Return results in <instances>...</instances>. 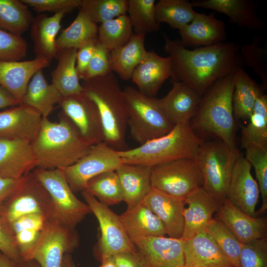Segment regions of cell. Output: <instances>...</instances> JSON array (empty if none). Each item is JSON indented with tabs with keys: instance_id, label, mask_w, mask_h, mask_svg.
<instances>
[{
	"instance_id": "56",
	"label": "cell",
	"mask_w": 267,
	"mask_h": 267,
	"mask_svg": "<svg viewBox=\"0 0 267 267\" xmlns=\"http://www.w3.org/2000/svg\"><path fill=\"white\" fill-rule=\"evenodd\" d=\"M20 103L7 90L0 86V109L12 107Z\"/></svg>"
},
{
	"instance_id": "24",
	"label": "cell",
	"mask_w": 267,
	"mask_h": 267,
	"mask_svg": "<svg viewBox=\"0 0 267 267\" xmlns=\"http://www.w3.org/2000/svg\"><path fill=\"white\" fill-rule=\"evenodd\" d=\"M50 62L38 57L26 61L0 60V86L21 104L33 76L38 71L49 66Z\"/></svg>"
},
{
	"instance_id": "46",
	"label": "cell",
	"mask_w": 267,
	"mask_h": 267,
	"mask_svg": "<svg viewBox=\"0 0 267 267\" xmlns=\"http://www.w3.org/2000/svg\"><path fill=\"white\" fill-rule=\"evenodd\" d=\"M28 44L22 36L0 29V60L20 61L26 55Z\"/></svg>"
},
{
	"instance_id": "43",
	"label": "cell",
	"mask_w": 267,
	"mask_h": 267,
	"mask_svg": "<svg viewBox=\"0 0 267 267\" xmlns=\"http://www.w3.org/2000/svg\"><path fill=\"white\" fill-rule=\"evenodd\" d=\"M128 0H81L78 9L95 23L105 22L127 14Z\"/></svg>"
},
{
	"instance_id": "18",
	"label": "cell",
	"mask_w": 267,
	"mask_h": 267,
	"mask_svg": "<svg viewBox=\"0 0 267 267\" xmlns=\"http://www.w3.org/2000/svg\"><path fill=\"white\" fill-rule=\"evenodd\" d=\"M221 221L241 244L267 237L266 217H253L234 207L227 199L216 213Z\"/></svg>"
},
{
	"instance_id": "37",
	"label": "cell",
	"mask_w": 267,
	"mask_h": 267,
	"mask_svg": "<svg viewBox=\"0 0 267 267\" xmlns=\"http://www.w3.org/2000/svg\"><path fill=\"white\" fill-rule=\"evenodd\" d=\"M34 17L21 0H0V29L21 36L30 28Z\"/></svg>"
},
{
	"instance_id": "57",
	"label": "cell",
	"mask_w": 267,
	"mask_h": 267,
	"mask_svg": "<svg viewBox=\"0 0 267 267\" xmlns=\"http://www.w3.org/2000/svg\"><path fill=\"white\" fill-rule=\"evenodd\" d=\"M14 267H41L40 264L34 260L21 259L15 263Z\"/></svg>"
},
{
	"instance_id": "40",
	"label": "cell",
	"mask_w": 267,
	"mask_h": 267,
	"mask_svg": "<svg viewBox=\"0 0 267 267\" xmlns=\"http://www.w3.org/2000/svg\"><path fill=\"white\" fill-rule=\"evenodd\" d=\"M107 206L123 201V192L115 171L102 173L90 179L85 189Z\"/></svg>"
},
{
	"instance_id": "53",
	"label": "cell",
	"mask_w": 267,
	"mask_h": 267,
	"mask_svg": "<svg viewBox=\"0 0 267 267\" xmlns=\"http://www.w3.org/2000/svg\"><path fill=\"white\" fill-rule=\"evenodd\" d=\"M40 233L41 231L35 229H25L15 234V240L21 257L36 243Z\"/></svg>"
},
{
	"instance_id": "13",
	"label": "cell",
	"mask_w": 267,
	"mask_h": 267,
	"mask_svg": "<svg viewBox=\"0 0 267 267\" xmlns=\"http://www.w3.org/2000/svg\"><path fill=\"white\" fill-rule=\"evenodd\" d=\"M81 192L99 224L101 236L98 248L100 258L113 256L121 252H130L134 255V245L122 225L119 216L86 190Z\"/></svg>"
},
{
	"instance_id": "16",
	"label": "cell",
	"mask_w": 267,
	"mask_h": 267,
	"mask_svg": "<svg viewBox=\"0 0 267 267\" xmlns=\"http://www.w3.org/2000/svg\"><path fill=\"white\" fill-rule=\"evenodd\" d=\"M251 165L241 153L232 170L226 192V199L236 208L253 217H258L255 211L260 190L253 178Z\"/></svg>"
},
{
	"instance_id": "25",
	"label": "cell",
	"mask_w": 267,
	"mask_h": 267,
	"mask_svg": "<svg viewBox=\"0 0 267 267\" xmlns=\"http://www.w3.org/2000/svg\"><path fill=\"white\" fill-rule=\"evenodd\" d=\"M184 267H234L204 229L185 240Z\"/></svg>"
},
{
	"instance_id": "27",
	"label": "cell",
	"mask_w": 267,
	"mask_h": 267,
	"mask_svg": "<svg viewBox=\"0 0 267 267\" xmlns=\"http://www.w3.org/2000/svg\"><path fill=\"white\" fill-rule=\"evenodd\" d=\"M193 7L211 9L227 16L233 24L249 30H258L266 23L259 17L254 2L249 0H193Z\"/></svg>"
},
{
	"instance_id": "5",
	"label": "cell",
	"mask_w": 267,
	"mask_h": 267,
	"mask_svg": "<svg viewBox=\"0 0 267 267\" xmlns=\"http://www.w3.org/2000/svg\"><path fill=\"white\" fill-rule=\"evenodd\" d=\"M203 142L188 122L176 125L163 136L118 153L122 163L152 167L179 159L198 160Z\"/></svg>"
},
{
	"instance_id": "52",
	"label": "cell",
	"mask_w": 267,
	"mask_h": 267,
	"mask_svg": "<svg viewBox=\"0 0 267 267\" xmlns=\"http://www.w3.org/2000/svg\"><path fill=\"white\" fill-rule=\"evenodd\" d=\"M96 42L88 43L77 50L76 69L80 80H83L89 63L93 55Z\"/></svg>"
},
{
	"instance_id": "21",
	"label": "cell",
	"mask_w": 267,
	"mask_h": 267,
	"mask_svg": "<svg viewBox=\"0 0 267 267\" xmlns=\"http://www.w3.org/2000/svg\"><path fill=\"white\" fill-rule=\"evenodd\" d=\"M181 44L185 47H201L224 42L225 25L215 13L196 12L191 22L179 30Z\"/></svg>"
},
{
	"instance_id": "19",
	"label": "cell",
	"mask_w": 267,
	"mask_h": 267,
	"mask_svg": "<svg viewBox=\"0 0 267 267\" xmlns=\"http://www.w3.org/2000/svg\"><path fill=\"white\" fill-rule=\"evenodd\" d=\"M161 221L169 237L181 238L184 229V199L151 188L142 201Z\"/></svg>"
},
{
	"instance_id": "30",
	"label": "cell",
	"mask_w": 267,
	"mask_h": 267,
	"mask_svg": "<svg viewBox=\"0 0 267 267\" xmlns=\"http://www.w3.org/2000/svg\"><path fill=\"white\" fill-rule=\"evenodd\" d=\"M119 218L130 239L137 237H161L166 234L163 223L143 202L127 209Z\"/></svg>"
},
{
	"instance_id": "20",
	"label": "cell",
	"mask_w": 267,
	"mask_h": 267,
	"mask_svg": "<svg viewBox=\"0 0 267 267\" xmlns=\"http://www.w3.org/2000/svg\"><path fill=\"white\" fill-rule=\"evenodd\" d=\"M172 83L173 87L168 93L158 99L160 106L173 126L190 122L197 110L202 95L183 82Z\"/></svg>"
},
{
	"instance_id": "9",
	"label": "cell",
	"mask_w": 267,
	"mask_h": 267,
	"mask_svg": "<svg viewBox=\"0 0 267 267\" xmlns=\"http://www.w3.org/2000/svg\"><path fill=\"white\" fill-rule=\"evenodd\" d=\"M33 174L49 193L52 203V218L75 228L89 213L88 205L75 195L61 168H35Z\"/></svg>"
},
{
	"instance_id": "39",
	"label": "cell",
	"mask_w": 267,
	"mask_h": 267,
	"mask_svg": "<svg viewBox=\"0 0 267 267\" xmlns=\"http://www.w3.org/2000/svg\"><path fill=\"white\" fill-rule=\"evenodd\" d=\"M134 34L128 15H123L100 24L97 42L110 52L126 44Z\"/></svg>"
},
{
	"instance_id": "26",
	"label": "cell",
	"mask_w": 267,
	"mask_h": 267,
	"mask_svg": "<svg viewBox=\"0 0 267 267\" xmlns=\"http://www.w3.org/2000/svg\"><path fill=\"white\" fill-rule=\"evenodd\" d=\"M171 76L170 57H162L151 50L135 68L131 79L141 93L154 97Z\"/></svg>"
},
{
	"instance_id": "8",
	"label": "cell",
	"mask_w": 267,
	"mask_h": 267,
	"mask_svg": "<svg viewBox=\"0 0 267 267\" xmlns=\"http://www.w3.org/2000/svg\"><path fill=\"white\" fill-rule=\"evenodd\" d=\"M152 188L181 199L202 187L204 178L197 159L183 158L151 167Z\"/></svg>"
},
{
	"instance_id": "29",
	"label": "cell",
	"mask_w": 267,
	"mask_h": 267,
	"mask_svg": "<svg viewBox=\"0 0 267 267\" xmlns=\"http://www.w3.org/2000/svg\"><path fill=\"white\" fill-rule=\"evenodd\" d=\"M65 14L60 12L48 16L39 14L34 17L30 28L36 57L46 58L51 61L56 58L57 35Z\"/></svg>"
},
{
	"instance_id": "12",
	"label": "cell",
	"mask_w": 267,
	"mask_h": 267,
	"mask_svg": "<svg viewBox=\"0 0 267 267\" xmlns=\"http://www.w3.org/2000/svg\"><path fill=\"white\" fill-rule=\"evenodd\" d=\"M122 164L118 151L102 141L93 145L75 164L62 169L74 193L85 190L93 177L105 172L116 171Z\"/></svg>"
},
{
	"instance_id": "42",
	"label": "cell",
	"mask_w": 267,
	"mask_h": 267,
	"mask_svg": "<svg viewBox=\"0 0 267 267\" xmlns=\"http://www.w3.org/2000/svg\"><path fill=\"white\" fill-rule=\"evenodd\" d=\"M204 229L214 240L234 267H240L241 243L220 220L213 218Z\"/></svg>"
},
{
	"instance_id": "6",
	"label": "cell",
	"mask_w": 267,
	"mask_h": 267,
	"mask_svg": "<svg viewBox=\"0 0 267 267\" xmlns=\"http://www.w3.org/2000/svg\"><path fill=\"white\" fill-rule=\"evenodd\" d=\"M127 113L128 128L132 138L140 145L169 133L173 126L166 117L158 99L127 86L123 89Z\"/></svg>"
},
{
	"instance_id": "22",
	"label": "cell",
	"mask_w": 267,
	"mask_h": 267,
	"mask_svg": "<svg viewBox=\"0 0 267 267\" xmlns=\"http://www.w3.org/2000/svg\"><path fill=\"white\" fill-rule=\"evenodd\" d=\"M35 168L31 143L0 138V178L18 179Z\"/></svg>"
},
{
	"instance_id": "2",
	"label": "cell",
	"mask_w": 267,
	"mask_h": 267,
	"mask_svg": "<svg viewBox=\"0 0 267 267\" xmlns=\"http://www.w3.org/2000/svg\"><path fill=\"white\" fill-rule=\"evenodd\" d=\"M58 122L43 117L39 131L31 142L36 168L53 170L72 165L92 146L62 111Z\"/></svg>"
},
{
	"instance_id": "48",
	"label": "cell",
	"mask_w": 267,
	"mask_h": 267,
	"mask_svg": "<svg viewBox=\"0 0 267 267\" xmlns=\"http://www.w3.org/2000/svg\"><path fill=\"white\" fill-rule=\"evenodd\" d=\"M110 56V52L97 41L93 55L89 63L83 80L96 77L104 76L112 73Z\"/></svg>"
},
{
	"instance_id": "34",
	"label": "cell",
	"mask_w": 267,
	"mask_h": 267,
	"mask_svg": "<svg viewBox=\"0 0 267 267\" xmlns=\"http://www.w3.org/2000/svg\"><path fill=\"white\" fill-rule=\"evenodd\" d=\"M263 93L261 86L255 82L243 69L235 72L232 95L233 116L236 120L249 119L258 97Z\"/></svg>"
},
{
	"instance_id": "31",
	"label": "cell",
	"mask_w": 267,
	"mask_h": 267,
	"mask_svg": "<svg viewBox=\"0 0 267 267\" xmlns=\"http://www.w3.org/2000/svg\"><path fill=\"white\" fill-rule=\"evenodd\" d=\"M145 35L134 33L126 44L110 51L111 70L122 79H131L135 68L145 58Z\"/></svg>"
},
{
	"instance_id": "60",
	"label": "cell",
	"mask_w": 267,
	"mask_h": 267,
	"mask_svg": "<svg viewBox=\"0 0 267 267\" xmlns=\"http://www.w3.org/2000/svg\"><path fill=\"white\" fill-rule=\"evenodd\" d=\"M61 267H74L70 254H66L64 256Z\"/></svg>"
},
{
	"instance_id": "49",
	"label": "cell",
	"mask_w": 267,
	"mask_h": 267,
	"mask_svg": "<svg viewBox=\"0 0 267 267\" xmlns=\"http://www.w3.org/2000/svg\"><path fill=\"white\" fill-rule=\"evenodd\" d=\"M27 6H30L37 13L44 12L54 14L63 12L65 14L78 8L81 0H21Z\"/></svg>"
},
{
	"instance_id": "14",
	"label": "cell",
	"mask_w": 267,
	"mask_h": 267,
	"mask_svg": "<svg viewBox=\"0 0 267 267\" xmlns=\"http://www.w3.org/2000/svg\"><path fill=\"white\" fill-rule=\"evenodd\" d=\"M140 267H184L182 238L137 237L131 239Z\"/></svg>"
},
{
	"instance_id": "58",
	"label": "cell",
	"mask_w": 267,
	"mask_h": 267,
	"mask_svg": "<svg viewBox=\"0 0 267 267\" xmlns=\"http://www.w3.org/2000/svg\"><path fill=\"white\" fill-rule=\"evenodd\" d=\"M15 263L0 251V267H14Z\"/></svg>"
},
{
	"instance_id": "7",
	"label": "cell",
	"mask_w": 267,
	"mask_h": 267,
	"mask_svg": "<svg viewBox=\"0 0 267 267\" xmlns=\"http://www.w3.org/2000/svg\"><path fill=\"white\" fill-rule=\"evenodd\" d=\"M241 153L221 140L204 141L198 160L202 171L203 188L222 204L235 163Z\"/></svg>"
},
{
	"instance_id": "45",
	"label": "cell",
	"mask_w": 267,
	"mask_h": 267,
	"mask_svg": "<svg viewBox=\"0 0 267 267\" xmlns=\"http://www.w3.org/2000/svg\"><path fill=\"white\" fill-rule=\"evenodd\" d=\"M245 150V158L254 168L262 196V206L256 212L258 216L267 210V148L253 147Z\"/></svg>"
},
{
	"instance_id": "17",
	"label": "cell",
	"mask_w": 267,
	"mask_h": 267,
	"mask_svg": "<svg viewBox=\"0 0 267 267\" xmlns=\"http://www.w3.org/2000/svg\"><path fill=\"white\" fill-rule=\"evenodd\" d=\"M43 120L41 113L25 104L0 112V138L31 143L36 137Z\"/></svg>"
},
{
	"instance_id": "3",
	"label": "cell",
	"mask_w": 267,
	"mask_h": 267,
	"mask_svg": "<svg viewBox=\"0 0 267 267\" xmlns=\"http://www.w3.org/2000/svg\"><path fill=\"white\" fill-rule=\"evenodd\" d=\"M87 96L96 106L101 120L104 142L120 151L128 149L127 104L123 90L115 75L83 81L82 84Z\"/></svg>"
},
{
	"instance_id": "47",
	"label": "cell",
	"mask_w": 267,
	"mask_h": 267,
	"mask_svg": "<svg viewBox=\"0 0 267 267\" xmlns=\"http://www.w3.org/2000/svg\"><path fill=\"white\" fill-rule=\"evenodd\" d=\"M240 267H267V237L242 244Z\"/></svg>"
},
{
	"instance_id": "32",
	"label": "cell",
	"mask_w": 267,
	"mask_h": 267,
	"mask_svg": "<svg viewBox=\"0 0 267 267\" xmlns=\"http://www.w3.org/2000/svg\"><path fill=\"white\" fill-rule=\"evenodd\" d=\"M63 98L57 88L45 79L43 70L36 72L29 82L21 104L38 111L43 117H47L55 104Z\"/></svg>"
},
{
	"instance_id": "55",
	"label": "cell",
	"mask_w": 267,
	"mask_h": 267,
	"mask_svg": "<svg viewBox=\"0 0 267 267\" xmlns=\"http://www.w3.org/2000/svg\"><path fill=\"white\" fill-rule=\"evenodd\" d=\"M116 267H140L134 255L130 252H121L112 256Z\"/></svg>"
},
{
	"instance_id": "54",
	"label": "cell",
	"mask_w": 267,
	"mask_h": 267,
	"mask_svg": "<svg viewBox=\"0 0 267 267\" xmlns=\"http://www.w3.org/2000/svg\"><path fill=\"white\" fill-rule=\"evenodd\" d=\"M21 178H0V210L6 200L18 185Z\"/></svg>"
},
{
	"instance_id": "11",
	"label": "cell",
	"mask_w": 267,
	"mask_h": 267,
	"mask_svg": "<svg viewBox=\"0 0 267 267\" xmlns=\"http://www.w3.org/2000/svg\"><path fill=\"white\" fill-rule=\"evenodd\" d=\"M51 198L33 172L22 176L17 186L0 210V219L10 225L18 218L40 214L48 219L52 216Z\"/></svg>"
},
{
	"instance_id": "28",
	"label": "cell",
	"mask_w": 267,
	"mask_h": 267,
	"mask_svg": "<svg viewBox=\"0 0 267 267\" xmlns=\"http://www.w3.org/2000/svg\"><path fill=\"white\" fill-rule=\"evenodd\" d=\"M151 166L123 163L115 171L123 192L127 209L140 204L151 190Z\"/></svg>"
},
{
	"instance_id": "38",
	"label": "cell",
	"mask_w": 267,
	"mask_h": 267,
	"mask_svg": "<svg viewBox=\"0 0 267 267\" xmlns=\"http://www.w3.org/2000/svg\"><path fill=\"white\" fill-rule=\"evenodd\" d=\"M187 0H160L155 4L157 22L167 23L173 29H180L190 23L196 12Z\"/></svg>"
},
{
	"instance_id": "35",
	"label": "cell",
	"mask_w": 267,
	"mask_h": 267,
	"mask_svg": "<svg viewBox=\"0 0 267 267\" xmlns=\"http://www.w3.org/2000/svg\"><path fill=\"white\" fill-rule=\"evenodd\" d=\"M98 29L97 24L82 10L79 9L78 14L73 22L68 27L63 29L57 37V53L71 48L78 49L88 43L96 42Z\"/></svg>"
},
{
	"instance_id": "15",
	"label": "cell",
	"mask_w": 267,
	"mask_h": 267,
	"mask_svg": "<svg viewBox=\"0 0 267 267\" xmlns=\"http://www.w3.org/2000/svg\"><path fill=\"white\" fill-rule=\"evenodd\" d=\"M59 104L89 143L94 145L104 141L103 126L98 109L84 91L63 97Z\"/></svg>"
},
{
	"instance_id": "36",
	"label": "cell",
	"mask_w": 267,
	"mask_h": 267,
	"mask_svg": "<svg viewBox=\"0 0 267 267\" xmlns=\"http://www.w3.org/2000/svg\"><path fill=\"white\" fill-rule=\"evenodd\" d=\"M250 122L241 131L242 148H267V95L262 93L257 98Z\"/></svg>"
},
{
	"instance_id": "23",
	"label": "cell",
	"mask_w": 267,
	"mask_h": 267,
	"mask_svg": "<svg viewBox=\"0 0 267 267\" xmlns=\"http://www.w3.org/2000/svg\"><path fill=\"white\" fill-rule=\"evenodd\" d=\"M188 205L183 210L184 229L181 238L187 240L204 229L222 205L200 187L184 199Z\"/></svg>"
},
{
	"instance_id": "44",
	"label": "cell",
	"mask_w": 267,
	"mask_h": 267,
	"mask_svg": "<svg viewBox=\"0 0 267 267\" xmlns=\"http://www.w3.org/2000/svg\"><path fill=\"white\" fill-rule=\"evenodd\" d=\"M260 37H254L250 44L240 46V53L243 64H245L258 75L263 90L267 88V48L259 44Z\"/></svg>"
},
{
	"instance_id": "41",
	"label": "cell",
	"mask_w": 267,
	"mask_h": 267,
	"mask_svg": "<svg viewBox=\"0 0 267 267\" xmlns=\"http://www.w3.org/2000/svg\"><path fill=\"white\" fill-rule=\"evenodd\" d=\"M155 0H128L127 13L134 34L146 35L158 31Z\"/></svg>"
},
{
	"instance_id": "10",
	"label": "cell",
	"mask_w": 267,
	"mask_h": 267,
	"mask_svg": "<svg viewBox=\"0 0 267 267\" xmlns=\"http://www.w3.org/2000/svg\"><path fill=\"white\" fill-rule=\"evenodd\" d=\"M79 242L75 228L51 218L45 222L36 243L21 258L34 260L41 267H61L64 256L73 252Z\"/></svg>"
},
{
	"instance_id": "1",
	"label": "cell",
	"mask_w": 267,
	"mask_h": 267,
	"mask_svg": "<svg viewBox=\"0 0 267 267\" xmlns=\"http://www.w3.org/2000/svg\"><path fill=\"white\" fill-rule=\"evenodd\" d=\"M171 64V82H181L202 95L218 79L242 67L240 46L231 42L189 50L163 34Z\"/></svg>"
},
{
	"instance_id": "59",
	"label": "cell",
	"mask_w": 267,
	"mask_h": 267,
	"mask_svg": "<svg viewBox=\"0 0 267 267\" xmlns=\"http://www.w3.org/2000/svg\"><path fill=\"white\" fill-rule=\"evenodd\" d=\"M101 260V264L99 267H116L112 256L103 257Z\"/></svg>"
},
{
	"instance_id": "4",
	"label": "cell",
	"mask_w": 267,
	"mask_h": 267,
	"mask_svg": "<svg viewBox=\"0 0 267 267\" xmlns=\"http://www.w3.org/2000/svg\"><path fill=\"white\" fill-rule=\"evenodd\" d=\"M235 71L218 79L206 90L189 122L194 132L215 135L231 148L236 147L232 108Z\"/></svg>"
},
{
	"instance_id": "51",
	"label": "cell",
	"mask_w": 267,
	"mask_h": 267,
	"mask_svg": "<svg viewBox=\"0 0 267 267\" xmlns=\"http://www.w3.org/2000/svg\"><path fill=\"white\" fill-rule=\"evenodd\" d=\"M49 219L40 214H31L23 216L10 224L14 234L25 229L41 231L45 222Z\"/></svg>"
},
{
	"instance_id": "50",
	"label": "cell",
	"mask_w": 267,
	"mask_h": 267,
	"mask_svg": "<svg viewBox=\"0 0 267 267\" xmlns=\"http://www.w3.org/2000/svg\"><path fill=\"white\" fill-rule=\"evenodd\" d=\"M0 251L16 263L21 259L20 252L11 227L0 219Z\"/></svg>"
},
{
	"instance_id": "33",
	"label": "cell",
	"mask_w": 267,
	"mask_h": 267,
	"mask_svg": "<svg viewBox=\"0 0 267 267\" xmlns=\"http://www.w3.org/2000/svg\"><path fill=\"white\" fill-rule=\"evenodd\" d=\"M77 50L71 48L57 53L58 63L51 72L52 84L63 97L80 93L84 91L80 82L76 69Z\"/></svg>"
}]
</instances>
